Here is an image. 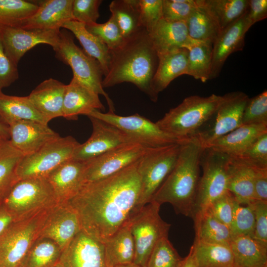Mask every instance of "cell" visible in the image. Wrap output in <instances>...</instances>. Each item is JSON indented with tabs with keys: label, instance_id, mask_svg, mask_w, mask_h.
Returning a JSON list of instances; mask_svg holds the SVG:
<instances>
[{
	"label": "cell",
	"instance_id": "obj_41",
	"mask_svg": "<svg viewBox=\"0 0 267 267\" xmlns=\"http://www.w3.org/2000/svg\"><path fill=\"white\" fill-rule=\"evenodd\" d=\"M38 5L24 0H0V24L18 26L20 22L33 15Z\"/></svg>",
	"mask_w": 267,
	"mask_h": 267
},
{
	"label": "cell",
	"instance_id": "obj_13",
	"mask_svg": "<svg viewBox=\"0 0 267 267\" xmlns=\"http://www.w3.org/2000/svg\"><path fill=\"white\" fill-rule=\"evenodd\" d=\"M227 94L226 99L208 123H210V125L192 137L196 138L204 148H208L214 141L243 125V113L249 97L241 91Z\"/></svg>",
	"mask_w": 267,
	"mask_h": 267
},
{
	"label": "cell",
	"instance_id": "obj_2",
	"mask_svg": "<svg viewBox=\"0 0 267 267\" xmlns=\"http://www.w3.org/2000/svg\"><path fill=\"white\" fill-rule=\"evenodd\" d=\"M110 52V62L108 73L102 81L103 88L131 83L152 101L156 102L151 82L158 57L147 31L144 29L140 30Z\"/></svg>",
	"mask_w": 267,
	"mask_h": 267
},
{
	"label": "cell",
	"instance_id": "obj_49",
	"mask_svg": "<svg viewBox=\"0 0 267 267\" xmlns=\"http://www.w3.org/2000/svg\"><path fill=\"white\" fill-rule=\"evenodd\" d=\"M162 3L163 0H137L140 24L147 32L163 18Z\"/></svg>",
	"mask_w": 267,
	"mask_h": 267
},
{
	"label": "cell",
	"instance_id": "obj_10",
	"mask_svg": "<svg viewBox=\"0 0 267 267\" xmlns=\"http://www.w3.org/2000/svg\"><path fill=\"white\" fill-rule=\"evenodd\" d=\"M79 144L71 136H60L34 153L23 156L16 168L17 180L46 178L56 168L73 158Z\"/></svg>",
	"mask_w": 267,
	"mask_h": 267
},
{
	"label": "cell",
	"instance_id": "obj_11",
	"mask_svg": "<svg viewBox=\"0 0 267 267\" xmlns=\"http://www.w3.org/2000/svg\"><path fill=\"white\" fill-rule=\"evenodd\" d=\"M230 156L211 148H204L200 160V178L192 217L205 210L227 190V168Z\"/></svg>",
	"mask_w": 267,
	"mask_h": 267
},
{
	"label": "cell",
	"instance_id": "obj_22",
	"mask_svg": "<svg viewBox=\"0 0 267 267\" xmlns=\"http://www.w3.org/2000/svg\"><path fill=\"white\" fill-rule=\"evenodd\" d=\"M73 0H45L38 1V8L31 16L16 27L47 30H60L63 24L73 20Z\"/></svg>",
	"mask_w": 267,
	"mask_h": 267
},
{
	"label": "cell",
	"instance_id": "obj_56",
	"mask_svg": "<svg viewBox=\"0 0 267 267\" xmlns=\"http://www.w3.org/2000/svg\"><path fill=\"white\" fill-rule=\"evenodd\" d=\"M180 267H196L192 246L187 255L184 258L183 262Z\"/></svg>",
	"mask_w": 267,
	"mask_h": 267
},
{
	"label": "cell",
	"instance_id": "obj_36",
	"mask_svg": "<svg viewBox=\"0 0 267 267\" xmlns=\"http://www.w3.org/2000/svg\"><path fill=\"white\" fill-rule=\"evenodd\" d=\"M192 246L196 267H233L230 245L194 240Z\"/></svg>",
	"mask_w": 267,
	"mask_h": 267
},
{
	"label": "cell",
	"instance_id": "obj_19",
	"mask_svg": "<svg viewBox=\"0 0 267 267\" xmlns=\"http://www.w3.org/2000/svg\"><path fill=\"white\" fill-rule=\"evenodd\" d=\"M253 25L248 16V10L239 18L222 30L213 44L212 64L210 80L217 78L228 57L241 51L245 38Z\"/></svg>",
	"mask_w": 267,
	"mask_h": 267
},
{
	"label": "cell",
	"instance_id": "obj_1",
	"mask_svg": "<svg viewBox=\"0 0 267 267\" xmlns=\"http://www.w3.org/2000/svg\"><path fill=\"white\" fill-rule=\"evenodd\" d=\"M137 161L107 178L85 183L67 202L77 212L82 230L102 243L135 213L141 189Z\"/></svg>",
	"mask_w": 267,
	"mask_h": 267
},
{
	"label": "cell",
	"instance_id": "obj_30",
	"mask_svg": "<svg viewBox=\"0 0 267 267\" xmlns=\"http://www.w3.org/2000/svg\"><path fill=\"white\" fill-rule=\"evenodd\" d=\"M22 120H31L47 124L28 96L8 95L0 90V122L8 127Z\"/></svg>",
	"mask_w": 267,
	"mask_h": 267
},
{
	"label": "cell",
	"instance_id": "obj_14",
	"mask_svg": "<svg viewBox=\"0 0 267 267\" xmlns=\"http://www.w3.org/2000/svg\"><path fill=\"white\" fill-rule=\"evenodd\" d=\"M60 31L0 24V41L6 54L18 65L23 55L39 44H47L53 47L58 41Z\"/></svg>",
	"mask_w": 267,
	"mask_h": 267
},
{
	"label": "cell",
	"instance_id": "obj_15",
	"mask_svg": "<svg viewBox=\"0 0 267 267\" xmlns=\"http://www.w3.org/2000/svg\"><path fill=\"white\" fill-rule=\"evenodd\" d=\"M145 148L132 142L87 161L85 182L100 180L120 172L138 160Z\"/></svg>",
	"mask_w": 267,
	"mask_h": 267
},
{
	"label": "cell",
	"instance_id": "obj_46",
	"mask_svg": "<svg viewBox=\"0 0 267 267\" xmlns=\"http://www.w3.org/2000/svg\"><path fill=\"white\" fill-rule=\"evenodd\" d=\"M198 5V0H163V18L186 22Z\"/></svg>",
	"mask_w": 267,
	"mask_h": 267
},
{
	"label": "cell",
	"instance_id": "obj_16",
	"mask_svg": "<svg viewBox=\"0 0 267 267\" xmlns=\"http://www.w3.org/2000/svg\"><path fill=\"white\" fill-rule=\"evenodd\" d=\"M88 117L92 124V134L85 142L78 145L73 159L87 161L122 145L136 142L115 126L98 118Z\"/></svg>",
	"mask_w": 267,
	"mask_h": 267
},
{
	"label": "cell",
	"instance_id": "obj_18",
	"mask_svg": "<svg viewBox=\"0 0 267 267\" xmlns=\"http://www.w3.org/2000/svg\"><path fill=\"white\" fill-rule=\"evenodd\" d=\"M64 267H108L103 243L81 230L62 251Z\"/></svg>",
	"mask_w": 267,
	"mask_h": 267
},
{
	"label": "cell",
	"instance_id": "obj_27",
	"mask_svg": "<svg viewBox=\"0 0 267 267\" xmlns=\"http://www.w3.org/2000/svg\"><path fill=\"white\" fill-rule=\"evenodd\" d=\"M265 133L267 124L242 125L214 141L208 148L231 157H238Z\"/></svg>",
	"mask_w": 267,
	"mask_h": 267
},
{
	"label": "cell",
	"instance_id": "obj_48",
	"mask_svg": "<svg viewBox=\"0 0 267 267\" xmlns=\"http://www.w3.org/2000/svg\"><path fill=\"white\" fill-rule=\"evenodd\" d=\"M237 157L253 168L267 169V133L259 136Z\"/></svg>",
	"mask_w": 267,
	"mask_h": 267
},
{
	"label": "cell",
	"instance_id": "obj_58",
	"mask_svg": "<svg viewBox=\"0 0 267 267\" xmlns=\"http://www.w3.org/2000/svg\"><path fill=\"white\" fill-rule=\"evenodd\" d=\"M115 267H141L133 263L118 266Z\"/></svg>",
	"mask_w": 267,
	"mask_h": 267
},
{
	"label": "cell",
	"instance_id": "obj_60",
	"mask_svg": "<svg viewBox=\"0 0 267 267\" xmlns=\"http://www.w3.org/2000/svg\"><path fill=\"white\" fill-rule=\"evenodd\" d=\"M2 141H3V140L0 138V144L2 142Z\"/></svg>",
	"mask_w": 267,
	"mask_h": 267
},
{
	"label": "cell",
	"instance_id": "obj_53",
	"mask_svg": "<svg viewBox=\"0 0 267 267\" xmlns=\"http://www.w3.org/2000/svg\"><path fill=\"white\" fill-rule=\"evenodd\" d=\"M254 199L255 201L267 203V169H256Z\"/></svg>",
	"mask_w": 267,
	"mask_h": 267
},
{
	"label": "cell",
	"instance_id": "obj_44",
	"mask_svg": "<svg viewBox=\"0 0 267 267\" xmlns=\"http://www.w3.org/2000/svg\"><path fill=\"white\" fill-rule=\"evenodd\" d=\"M85 26L87 30L105 44L109 50L117 48L124 41L118 26L111 16L104 23L96 22Z\"/></svg>",
	"mask_w": 267,
	"mask_h": 267
},
{
	"label": "cell",
	"instance_id": "obj_59",
	"mask_svg": "<svg viewBox=\"0 0 267 267\" xmlns=\"http://www.w3.org/2000/svg\"><path fill=\"white\" fill-rule=\"evenodd\" d=\"M52 267H64V266L61 264L60 262H59L57 264H56Z\"/></svg>",
	"mask_w": 267,
	"mask_h": 267
},
{
	"label": "cell",
	"instance_id": "obj_17",
	"mask_svg": "<svg viewBox=\"0 0 267 267\" xmlns=\"http://www.w3.org/2000/svg\"><path fill=\"white\" fill-rule=\"evenodd\" d=\"M81 229L75 210L68 202L57 203L48 210L39 237L51 240L62 251Z\"/></svg>",
	"mask_w": 267,
	"mask_h": 267
},
{
	"label": "cell",
	"instance_id": "obj_55",
	"mask_svg": "<svg viewBox=\"0 0 267 267\" xmlns=\"http://www.w3.org/2000/svg\"><path fill=\"white\" fill-rule=\"evenodd\" d=\"M14 221L2 203H0V235Z\"/></svg>",
	"mask_w": 267,
	"mask_h": 267
},
{
	"label": "cell",
	"instance_id": "obj_5",
	"mask_svg": "<svg viewBox=\"0 0 267 267\" xmlns=\"http://www.w3.org/2000/svg\"><path fill=\"white\" fill-rule=\"evenodd\" d=\"M56 57L69 66L73 77L96 94L102 95L109 107V112L114 113V103L102 86L103 73L99 62L78 46L67 30L60 31L58 41L52 47Z\"/></svg>",
	"mask_w": 267,
	"mask_h": 267
},
{
	"label": "cell",
	"instance_id": "obj_28",
	"mask_svg": "<svg viewBox=\"0 0 267 267\" xmlns=\"http://www.w3.org/2000/svg\"><path fill=\"white\" fill-rule=\"evenodd\" d=\"M147 32L157 54L183 47L190 40L184 22L162 18Z\"/></svg>",
	"mask_w": 267,
	"mask_h": 267
},
{
	"label": "cell",
	"instance_id": "obj_29",
	"mask_svg": "<svg viewBox=\"0 0 267 267\" xmlns=\"http://www.w3.org/2000/svg\"><path fill=\"white\" fill-rule=\"evenodd\" d=\"M103 243L108 267L134 263L135 246L129 220Z\"/></svg>",
	"mask_w": 267,
	"mask_h": 267
},
{
	"label": "cell",
	"instance_id": "obj_57",
	"mask_svg": "<svg viewBox=\"0 0 267 267\" xmlns=\"http://www.w3.org/2000/svg\"><path fill=\"white\" fill-rule=\"evenodd\" d=\"M0 138L3 140H9L8 127L0 122Z\"/></svg>",
	"mask_w": 267,
	"mask_h": 267
},
{
	"label": "cell",
	"instance_id": "obj_37",
	"mask_svg": "<svg viewBox=\"0 0 267 267\" xmlns=\"http://www.w3.org/2000/svg\"><path fill=\"white\" fill-rule=\"evenodd\" d=\"M124 39L142 29L139 20L137 0H114L109 6Z\"/></svg>",
	"mask_w": 267,
	"mask_h": 267
},
{
	"label": "cell",
	"instance_id": "obj_32",
	"mask_svg": "<svg viewBox=\"0 0 267 267\" xmlns=\"http://www.w3.org/2000/svg\"><path fill=\"white\" fill-rule=\"evenodd\" d=\"M62 28L71 31L84 51L99 62L104 77L108 73L111 58L110 50L106 45L89 32L84 23L72 20L65 23Z\"/></svg>",
	"mask_w": 267,
	"mask_h": 267
},
{
	"label": "cell",
	"instance_id": "obj_54",
	"mask_svg": "<svg viewBox=\"0 0 267 267\" xmlns=\"http://www.w3.org/2000/svg\"><path fill=\"white\" fill-rule=\"evenodd\" d=\"M248 16L253 25L267 17V0H249Z\"/></svg>",
	"mask_w": 267,
	"mask_h": 267
},
{
	"label": "cell",
	"instance_id": "obj_8",
	"mask_svg": "<svg viewBox=\"0 0 267 267\" xmlns=\"http://www.w3.org/2000/svg\"><path fill=\"white\" fill-rule=\"evenodd\" d=\"M160 206L151 202L129 220L135 246L134 263L141 267H146L149 256L158 241L168 236L171 224L161 217Z\"/></svg>",
	"mask_w": 267,
	"mask_h": 267
},
{
	"label": "cell",
	"instance_id": "obj_31",
	"mask_svg": "<svg viewBox=\"0 0 267 267\" xmlns=\"http://www.w3.org/2000/svg\"><path fill=\"white\" fill-rule=\"evenodd\" d=\"M233 267H266L267 246L248 236L233 237L230 243Z\"/></svg>",
	"mask_w": 267,
	"mask_h": 267
},
{
	"label": "cell",
	"instance_id": "obj_51",
	"mask_svg": "<svg viewBox=\"0 0 267 267\" xmlns=\"http://www.w3.org/2000/svg\"><path fill=\"white\" fill-rule=\"evenodd\" d=\"M18 78V65L6 54L0 41V90L10 86Z\"/></svg>",
	"mask_w": 267,
	"mask_h": 267
},
{
	"label": "cell",
	"instance_id": "obj_47",
	"mask_svg": "<svg viewBox=\"0 0 267 267\" xmlns=\"http://www.w3.org/2000/svg\"><path fill=\"white\" fill-rule=\"evenodd\" d=\"M237 203L233 194L228 190L213 201L205 210L230 228Z\"/></svg>",
	"mask_w": 267,
	"mask_h": 267
},
{
	"label": "cell",
	"instance_id": "obj_6",
	"mask_svg": "<svg viewBox=\"0 0 267 267\" xmlns=\"http://www.w3.org/2000/svg\"><path fill=\"white\" fill-rule=\"evenodd\" d=\"M180 145L181 143H176L145 148L137 161L141 189L135 213L151 201L174 167Z\"/></svg>",
	"mask_w": 267,
	"mask_h": 267
},
{
	"label": "cell",
	"instance_id": "obj_12",
	"mask_svg": "<svg viewBox=\"0 0 267 267\" xmlns=\"http://www.w3.org/2000/svg\"><path fill=\"white\" fill-rule=\"evenodd\" d=\"M87 116L99 119L115 126L135 142L145 147L181 143L160 129L156 123L137 113L123 116L114 113H103L98 110H93Z\"/></svg>",
	"mask_w": 267,
	"mask_h": 267
},
{
	"label": "cell",
	"instance_id": "obj_24",
	"mask_svg": "<svg viewBox=\"0 0 267 267\" xmlns=\"http://www.w3.org/2000/svg\"><path fill=\"white\" fill-rule=\"evenodd\" d=\"M93 110H105L99 95L73 77L66 85L63 105V117L70 120L80 115H87Z\"/></svg>",
	"mask_w": 267,
	"mask_h": 267
},
{
	"label": "cell",
	"instance_id": "obj_23",
	"mask_svg": "<svg viewBox=\"0 0 267 267\" xmlns=\"http://www.w3.org/2000/svg\"><path fill=\"white\" fill-rule=\"evenodd\" d=\"M66 85L49 78L41 83L28 97L45 122L63 117V105Z\"/></svg>",
	"mask_w": 267,
	"mask_h": 267
},
{
	"label": "cell",
	"instance_id": "obj_33",
	"mask_svg": "<svg viewBox=\"0 0 267 267\" xmlns=\"http://www.w3.org/2000/svg\"><path fill=\"white\" fill-rule=\"evenodd\" d=\"M189 37L194 40L213 44L222 30L215 17L198 0V5L186 22Z\"/></svg>",
	"mask_w": 267,
	"mask_h": 267
},
{
	"label": "cell",
	"instance_id": "obj_38",
	"mask_svg": "<svg viewBox=\"0 0 267 267\" xmlns=\"http://www.w3.org/2000/svg\"><path fill=\"white\" fill-rule=\"evenodd\" d=\"M23 156L9 140H3L0 144V203L18 181L16 168Z\"/></svg>",
	"mask_w": 267,
	"mask_h": 267
},
{
	"label": "cell",
	"instance_id": "obj_45",
	"mask_svg": "<svg viewBox=\"0 0 267 267\" xmlns=\"http://www.w3.org/2000/svg\"><path fill=\"white\" fill-rule=\"evenodd\" d=\"M243 125L267 124V90L248 98L243 116Z\"/></svg>",
	"mask_w": 267,
	"mask_h": 267
},
{
	"label": "cell",
	"instance_id": "obj_34",
	"mask_svg": "<svg viewBox=\"0 0 267 267\" xmlns=\"http://www.w3.org/2000/svg\"><path fill=\"white\" fill-rule=\"evenodd\" d=\"M192 219L195 232L194 240L230 245L232 238L230 228L218 221L207 210L197 213Z\"/></svg>",
	"mask_w": 267,
	"mask_h": 267
},
{
	"label": "cell",
	"instance_id": "obj_21",
	"mask_svg": "<svg viewBox=\"0 0 267 267\" xmlns=\"http://www.w3.org/2000/svg\"><path fill=\"white\" fill-rule=\"evenodd\" d=\"M86 161L71 159L52 171L46 177L57 203L67 202L85 183Z\"/></svg>",
	"mask_w": 267,
	"mask_h": 267
},
{
	"label": "cell",
	"instance_id": "obj_50",
	"mask_svg": "<svg viewBox=\"0 0 267 267\" xmlns=\"http://www.w3.org/2000/svg\"><path fill=\"white\" fill-rule=\"evenodd\" d=\"M101 0H73L72 14L73 20L85 24L96 23L99 17Z\"/></svg>",
	"mask_w": 267,
	"mask_h": 267
},
{
	"label": "cell",
	"instance_id": "obj_25",
	"mask_svg": "<svg viewBox=\"0 0 267 267\" xmlns=\"http://www.w3.org/2000/svg\"><path fill=\"white\" fill-rule=\"evenodd\" d=\"M158 62L151 82V89L158 100L159 92L176 78L186 75L188 50L180 47L157 54Z\"/></svg>",
	"mask_w": 267,
	"mask_h": 267
},
{
	"label": "cell",
	"instance_id": "obj_3",
	"mask_svg": "<svg viewBox=\"0 0 267 267\" xmlns=\"http://www.w3.org/2000/svg\"><path fill=\"white\" fill-rule=\"evenodd\" d=\"M204 149L194 137L181 143L174 167L151 202L160 206L169 203L177 214L192 218L200 178L201 157Z\"/></svg>",
	"mask_w": 267,
	"mask_h": 267
},
{
	"label": "cell",
	"instance_id": "obj_20",
	"mask_svg": "<svg viewBox=\"0 0 267 267\" xmlns=\"http://www.w3.org/2000/svg\"><path fill=\"white\" fill-rule=\"evenodd\" d=\"M12 145L23 156L34 153L45 144L60 137L45 124L31 120H22L8 126Z\"/></svg>",
	"mask_w": 267,
	"mask_h": 267
},
{
	"label": "cell",
	"instance_id": "obj_4",
	"mask_svg": "<svg viewBox=\"0 0 267 267\" xmlns=\"http://www.w3.org/2000/svg\"><path fill=\"white\" fill-rule=\"evenodd\" d=\"M227 95L188 96L155 123L163 131L182 143L194 136L211 120Z\"/></svg>",
	"mask_w": 267,
	"mask_h": 267
},
{
	"label": "cell",
	"instance_id": "obj_39",
	"mask_svg": "<svg viewBox=\"0 0 267 267\" xmlns=\"http://www.w3.org/2000/svg\"><path fill=\"white\" fill-rule=\"evenodd\" d=\"M61 248L54 241L39 237L32 244L20 267H52L60 261Z\"/></svg>",
	"mask_w": 267,
	"mask_h": 267
},
{
	"label": "cell",
	"instance_id": "obj_42",
	"mask_svg": "<svg viewBox=\"0 0 267 267\" xmlns=\"http://www.w3.org/2000/svg\"><path fill=\"white\" fill-rule=\"evenodd\" d=\"M182 258L168 237L160 239L153 249L146 267H180Z\"/></svg>",
	"mask_w": 267,
	"mask_h": 267
},
{
	"label": "cell",
	"instance_id": "obj_40",
	"mask_svg": "<svg viewBox=\"0 0 267 267\" xmlns=\"http://www.w3.org/2000/svg\"><path fill=\"white\" fill-rule=\"evenodd\" d=\"M203 5L214 15L221 30L233 23L248 8L249 0H202Z\"/></svg>",
	"mask_w": 267,
	"mask_h": 267
},
{
	"label": "cell",
	"instance_id": "obj_35",
	"mask_svg": "<svg viewBox=\"0 0 267 267\" xmlns=\"http://www.w3.org/2000/svg\"><path fill=\"white\" fill-rule=\"evenodd\" d=\"M188 50L186 75L205 83L210 80L212 69L213 44L190 38L184 46Z\"/></svg>",
	"mask_w": 267,
	"mask_h": 267
},
{
	"label": "cell",
	"instance_id": "obj_52",
	"mask_svg": "<svg viewBox=\"0 0 267 267\" xmlns=\"http://www.w3.org/2000/svg\"><path fill=\"white\" fill-rule=\"evenodd\" d=\"M251 204L255 218L253 238L267 246V203L254 201Z\"/></svg>",
	"mask_w": 267,
	"mask_h": 267
},
{
	"label": "cell",
	"instance_id": "obj_43",
	"mask_svg": "<svg viewBox=\"0 0 267 267\" xmlns=\"http://www.w3.org/2000/svg\"><path fill=\"white\" fill-rule=\"evenodd\" d=\"M255 218L251 204L241 205L237 203L230 226L233 237L239 236L253 237Z\"/></svg>",
	"mask_w": 267,
	"mask_h": 267
},
{
	"label": "cell",
	"instance_id": "obj_9",
	"mask_svg": "<svg viewBox=\"0 0 267 267\" xmlns=\"http://www.w3.org/2000/svg\"><path fill=\"white\" fill-rule=\"evenodd\" d=\"M48 210L13 222L0 235V267H20L30 247L39 237Z\"/></svg>",
	"mask_w": 267,
	"mask_h": 267
},
{
	"label": "cell",
	"instance_id": "obj_26",
	"mask_svg": "<svg viewBox=\"0 0 267 267\" xmlns=\"http://www.w3.org/2000/svg\"><path fill=\"white\" fill-rule=\"evenodd\" d=\"M256 169L239 157H229L227 168V190L233 194L240 204L248 205L255 201Z\"/></svg>",
	"mask_w": 267,
	"mask_h": 267
},
{
	"label": "cell",
	"instance_id": "obj_7",
	"mask_svg": "<svg viewBox=\"0 0 267 267\" xmlns=\"http://www.w3.org/2000/svg\"><path fill=\"white\" fill-rule=\"evenodd\" d=\"M2 203L15 221L35 216L57 203L46 178L18 180Z\"/></svg>",
	"mask_w": 267,
	"mask_h": 267
}]
</instances>
